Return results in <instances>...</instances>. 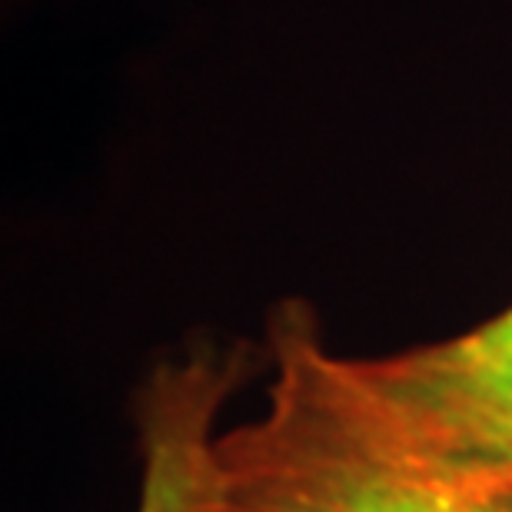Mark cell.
<instances>
[{
    "mask_svg": "<svg viewBox=\"0 0 512 512\" xmlns=\"http://www.w3.org/2000/svg\"><path fill=\"white\" fill-rule=\"evenodd\" d=\"M243 376V356L213 346L160 363L137 399V512H207L220 406Z\"/></svg>",
    "mask_w": 512,
    "mask_h": 512,
    "instance_id": "cell-3",
    "label": "cell"
},
{
    "mask_svg": "<svg viewBox=\"0 0 512 512\" xmlns=\"http://www.w3.org/2000/svg\"><path fill=\"white\" fill-rule=\"evenodd\" d=\"M389 429L439 473L512 493V303L436 343L350 356Z\"/></svg>",
    "mask_w": 512,
    "mask_h": 512,
    "instance_id": "cell-2",
    "label": "cell"
},
{
    "mask_svg": "<svg viewBox=\"0 0 512 512\" xmlns=\"http://www.w3.org/2000/svg\"><path fill=\"white\" fill-rule=\"evenodd\" d=\"M263 409L213 439L207 512H512L419 459L376 413L306 303L266 326Z\"/></svg>",
    "mask_w": 512,
    "mask_h": 512,
    "instance_id": "cell-1",
    "label": "cell"
}]
</instances>
